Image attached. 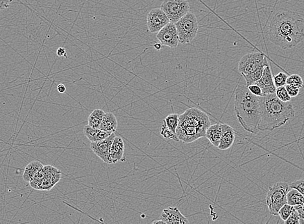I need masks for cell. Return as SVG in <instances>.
I'll list each match as a JSON object with an SVG mask.
<instances>
[{"label": "cell", "instance_id": "cell-1", "mask_svg": "<svg viewBox=\"0 0 304 224\" xmlns=\"http://www.w3.org/2000/svg\"><path fill=\"white\" fill-rule=\"evenodd\" d=\"M269 36L282 49H292L304 39L303 18L294 11H278L270 21Z\"/></svg>", "mask_w": 304, "mask_h": 224}, {"label": "cell", "instance_id": "cell-2", "mask_svg": "<svg viewBox=\"0 0 304 224\" xmlns=\"http://www.w3.org/2000/svg\"><path fill=\"white\" fill-rule=\"evenodd\" d=\"M259 99L260 132L273 131L279 129L295 116V111L291 102L281 101L275 93L259 97Z\"/></svg>", "mask_w": 304, "mask_h": 224}, {"label": "cell", "instance_id": "cell-3", "mask_svg": "<svg viewBox=\"0 0 304 224\" xmlns=\"http://www.w3.org/2000/svg\"><path fill=\"white\" fill-rule=\"evenodd\" d=\"M236 116L242 127L250 133L257 134L260 120L259 97L254 95L244 85H238L235 91Z\"/></svg>", "mask_w": 304, "mask_h": 224}, {"label": "cell", "instance_id": "cell-4", "mask_svg": "<svg viewBox=\"0 0 304 224\" xmlns=\"http://www.w3.org/2000/svg\"><path fill=\"white\" fill-rule=\"evenodd\" d=\"M210 125V119L205 112L197 108H188L179 115L177 136L184 143H191L206 138V130Z\"/></svg>", "mask_w": 304, "mask_h": 224}, {"label": "cell", "instance_id": "cell-5", "mask_svg": "<svg viewBox=\"0 0 304 224\" xmlns=\"http://www.w3.org/2000/svg\"><path fill=\"white\" fill-rule=\"evenodd\" d=\"M289 190V184L285 182H277L269 187L265 200L272 215H278L281 208L287 203V194Z\"/></svg>", "mask_w": 304, "mask_h": 224}, {"label": "cell", "instance_id": "cell-6", "mask_svg": "<svg viewBox=\"0 0 304 224\" xmlns=\"http://www.w3.org/2000/svg\"><path fill=\"white\" fill-rule=\"evenodd\" d=\"M179 36V42L181 44H187L196 37L199 30V24L195 14L188 12L176 24Z\"/></svg>", "mask_w": 304, "mask_h": 224}, {"label": "cell", "instance_id": "cell-7", "mask_svg": "<svg viewBox=\"0 0 304 224\" xmlns=\"http://www.w3.org/2000/svg\"><path fill=\"white\" fill-rule=\"evenodd\" d=\"M268 63L262 52H251L242 57L238 64V71L244 77L264 68Z\"/></svg>", "mask_w": 304, "mask_h": 224}, {"label": "cell", "instance_id": "cell-8", "mask_svg": "<svg viewBox=\"0 0 304 224\" xmlns=\"http://www.w3.org/2000/svg\"><path fill=\"white\" fill-rule=\"evenodd\" d=\"M160 9L169 18L170 22L176 24L189 12L190 5L186 0H164Z\"/></svg>", "mask_w": 304, "mask_h": 224}, {"label": "cell", "instance_id": "cell-9", "mask_svg": "<svg viewBox=\"0 0 304 224\" xmlns=\"http://www.w3.org/2000/svg\"><path fill=\"white\" fill-rule=\"evenodd\" d=\"M45 177L42 180H33L29 184L38 191H50L62 178V173L51 165L44 166Z\"/></svg>", "mask_w": 304, "mask_h": 224}, {"label": "cell", "instance_id": "cell-10", "mask_svg": "<svg viewBox=\"0 0 304 224\" xmlns=\"http://www.w3.org/2000/svg\"><path fill=\"white\" fill-rule=\"evenodd\" d=\"M116 136V134L113 133L104 140L91 143L90 147L93 152L105 163L114 164L111 157V147Z\"/></svg>", "mask_w": 304, "mask_h": 224}, {"label": "cell", "instance_id": "cell-11", "mask_svg": "<svg viewBox=\"0 0 304 224\" xmlns=\"http://www.w3.org/2000/svg\"><path fill=\"white\" fill-rule=\"evenodd\" d=\"M169 23V18L161 9H152L147 16V27L151 33H158Z\"/></svg>", "mask_w": 304, "mask_h": 224}, {"label": "cell", "instance_id": "cell-12", "mask_svg": "<svg viewBox=\"0 0 304 224\" xmlns=\"http://www.w3.org/2000/svg\"><path fill=\"white\" fill-rule=\"evenodd\" d=\"M157 38L162 45L170 47H176L179 44V36L176 25L170 22L159 32Z\"/></svg>", "mask_w": 304, "mask_h": 224}, {"label": "cell", "instance_id": "cell-13", "mask_svg": "<svg viewBox=\"0 0 304 224\" xmlns=\"http://www.w3.org/2000/svg\"><path fill=\"white\" fill-rule=\"evenodd\" d=\"M179 115L178 114H171L166 117L163 124L161 128V135L163 138L172 139L178 142L176 131L179 125Z\"/></svg>", "mask_w": 304, "mask_h": 224}, {"label": "cell", "instance_id": "cell-14", "mask_svg": "<svg viewBox=\"0 0 304 224\" xmlns=\"http://www.w3.org/2000/svg\"><path fill=\"white\" fill-rule=\"evenodd\" d=\"M255 84L262 90L263 96L275 93L276 88L274 84L273 75L269 63L265 66L262 77Z\"/></svg>", "mask_w": 304, "mask_h": 224}, {"label": "cell", "instance_id": "cell-15", "mask_svg": "<svg viewBox=\"0 0 304 224\" xmlns=\"http://www.w3.org/2000/svg\"><path fill=\"white\" fill-rule=\"evenodd\" d=\"M161 219L167 224H190L188 219L176 207L166 208L161 212Z\"/></svg>", "mask_w": 304, "mask_h": 224}, {"label": "cell", "instance_id": "cell-16", "mask_svg": "<svg viewBox=\"0 0 304 224\" xmlns=\"http://www.w3.org/2000/svg\"><path fill=\"white\" fill-rule=\"evenodd\" d=\"M221 136L220 139L219 147V150H228L235 143L236 134L235 130L230 126L226 124H221Z\"/></svg>", "mask_w": 304, "mask_h": 224}, {"label": "cell", "instance_id": "cell-17", "mask_svg": "<svg viewBox=\"0 0 304 224\" xmlns=\"http://www.w3.org/2000/svg\"><path fill=\"white\" fill-rule=\"evenodd\" d=\"M124 152H125V144H124L123 139L119 136L115 137L113 141L112 147H111V157H112L113 163L126 161Z\"/></svg>", "mask_w": 304, "mask_h": 224}, {"label": "cell", "instance_id": "cell-18", "mask_svg": "<svg viewBox=\"0 0 304 224\" xmlns=\"http://www.w3.org/2000/svg\"><path fill=\"white\" fill-rule=\"evenodd\" d=\"M83 132L86 138L89 139L92 143L104 140L113 134L99 129H94L88 125L84 128Z\"/></svg>", "mask_w": 304, "mask_h": 224}, {"label": "cell", "instance_id": "cell-19", "mask_svg": "<svg viewBox=\"0 0 304 224\" xmlns=\"http://www.w3.org/2000/svg\"><path fill=\"white\" fill-rule=\"evenodd\" d=\"M118 127V121L116 116L112 112H108L104 116L103 121L99 129L103 131L115 133Z\"/></svg>", "mask_w": 304, "mask_h": 224}, {"label": "cell", "instance_id": "cell-20", "mask_svg": "<svg viewBox=\"0 0 304 224\" xmlns=\"http://www.w3.org/2000/svg\"><path fill=\"white\" fill-rule=\"evenodd\" d=\"M221 136V123L210 125L206 132V138L215 147H218Z\"/></svg>", "mask_w": 304, "mask_h": 224}, {"label": "cell", "instance_id": "cell-21", "mask_svg": "<svg viewBox=\"0 0 304 224\" xmlns=\"http://www.w3.org/2000/svg\"><path fill=\"white\" fill-rule=\"evenodd\" d=\"M44 167V165L38 161H33L29 163L25 169L23 178L24 181L30 183L35 178L36 174Z\"/></svg>", "mask_w": 304, "mask_h": 224}, {"label": "cell", "instance_id": "cell-22", "mask_svg": "<svg viewBox=\"0 0 304 224\" xmlns=\"http://www.w3.org/2000/svg\"><path fill=\"white\" fill-rule=\"evenodd\" d=\"M287 203L294 207L304 205V196L297 190L290 189L287 194Z\"/></svg>", "mask_w": 304, "mask_h": 224}, {"label": "cell", "instance_id": "cell-23", "mask_svg": "<svg viewBox=\"0 0 304 224\" xmlns=\"http://www.w3.org/2000/svg\"><path fill=\"white\" fill-rule=\"evenodd\" d=\"M106 112L101 109H96L92 112L88 118V125L94 129H99L103 121Z\"/></svg>", "mask_w": 304, "mask_h": 224}, {"label": "cell", "instance_id": "cell-24", "mask_svg": "<svg viewBox=\"0 0 304 224\" xmlns=\"http://www.w3.org/2000/svg\"><path fill=\"white\" fill-rule=\"evenodd\" d=\"M264 68H261V69L256 71L255 72L252 73L251 74L244 76V79L246 81L247 86L252 85V84H255L256 82L259 81L261 77L262 76Z\"/></svg>", "mask_w": 304, "mask_h": 224}, {"label": "cell", "instance_id": "cell-25", "mask_svg": "<svg viewBox=\"0 0 304 224\" xmlns=\"http://www.w3.org/2000/svg\"><path fill=\"white\" fill-rule=\"evenodd\" d=\"M294 209H294V206L286 203L278 211V215L280 217L283 221L286 220L292 213V212L294 211Z\"/></svg>", "mask_w": 304, "mask_h": 224}, {"label": "cell", "instance_id": "cell-26", "mask_svg": "<svg viewBox=\"0 0 304 224\" xmlns=\"http://www.w3.org/2000/svg\"><path fill=\"white\" fill-rule=\"evenodd\" d=\"M275 94L279 100L281 101L287 102H290L291 100V97L288 94L286 89L285 86L278 87L276 88Z\"/></svg>", "mask_w": 304, "mask_h": 224}, {"label": "cell", "instance_id": "cell-27", "mask_svg": "<svg viewBox=\"0 0 304 224\" xmlns=\"http://www.w3.org/2000/svg\"><path fill=\"white\" fill-rule=\"evenodd\" d=\"M287 84H291V85L297 87V88H302L303 85V79L300 75L298 74H293L288 76L287 79Z\"/></svg>", "mask_w": 304, "mask_h": 224}, {"label": "cell", "instance_id": "cell-28", "mask_svg": "<svg viewBox=\"0 0 304 224\" xmlns=\"http://www.w3.org/2000/svg\"><path fill=\"white\" fill-rule=\"evenodd\" d=\"M287 77V75L283 72L279 73V74L276 75L273 77L274 84L276 88L286 85Z\"/></svg>", "mask_w": 304, "mask_h": 224}, {"label": "cell", "instance_id": "cell-29", "mask_svg": "<svg viewBox=\"0 0 304 224\" xmlns=\"http://www.w3.org/2000/svg\"><path fill=\"white\" fill-rule=\"evenodd\" d=\"M289 187L290 189L297 190L304 196V178L291 183V184H289Z\"/></svg>", "mask_w": 304, "mask_h": 224}, {"label": "cell", "instance_id": "cell-30", "mask_svg": "<svg viewBox=\"0 0 304 224\" xmlns=\"http://www.w3.org/2000/svg\"><path fill=\"white\" fill-rule=\"evenodd\" d=\"M284 224H300V218L298 212L294 209L291 215L286 220L284 221Z\"/></svg>", "mask_w": 304, "mask_h": 224}, {"label": "cell", "instance_id": "cell-31", "mask_svg": "<svg viewBox=\"0 0 304 224\" xmlns=\"http://www.w3.org/2000/svg\"><path fill=\"white\" fill-rule=\"evenodd\" d=\"M285 87L288 94L291 98L296 97L297 95H298L299 93H300V88H297L296 86L291 85V84H286V86Z\"/></svg>", "mask_w": 304, "mask_h": 224}, {"label": "cell", "instance_id": "cell-32", "mask_svg": "<svg viewBox=\"0 0 304 224\" xmlns=\"http://www.w3.org/2000/svg\"><path fill=\"white\" fill-rule=\"evenodd\" d=\"M249 90L251 91V93H253L254 95L257 96V97H263L262 91L261 88L256 84H252V85L247 86Z\"/></svg>", "mask_w": 304, "mask_h": 224}, {"label": "cell", "instance_id": "cell-33", "mask_svg": "<svg viewBox=\"0 0 304 224\" xmlns=\"http://www.w3.org/2000/svg\"><path fill=\"white\" fill-rule=\"evenodd\" d=\"M296 211L298 212L300 218V224H304V205L294 207Z\"/></svg>", "mask_w": 304, "mask_h": 224}, {"label": "cell", "instance_id": "cell-34", "mask_svg": "<svg viewBox=\"0 0 304 224\" xmlns=\"http://www.w3.org/2000/svg\"><path fill=\"white\" fill-rule=\"evenodd\" d=\"M13 2V0H0V11L9 8Z\"/></svg>", "mask_w": 304, "mask_h": 224}, {"label": "cell", "instance_id": "cell-35", "mask_svg": "<svg viewBox=\"0 0 304 224\" xmlns=\"http://www.w3.org/2000/svg\"><path fill=\"white\" fill-rule=\"evenodd\" d=\"M56 54L59 57H65L66 58L67 57L66 56V50H65L64 47H59L57 51H56Z\"/></svg>", "mask_w": 304, "mask_h": 224}, {"label": "cell", "instance_id": "cell-36", "mask_svg": "<svg viewBox=\"0 0 304 224\" xmlns=\"http://www.w3.org/2000/svg\"><path fill=\"white\" fill-rule=\"evenodd\" d=\"M57 90L59 93H63L66 91V88H65V86L63 84H60L57 86Z\"/></svg>", "mask_w": 304, "mask_h": 224}, {"label": "cell", "instance_id": "cell-37", "mask_svg": "<svg viewBox=\"0 0 304 224\" xmlns=\"http://www.w3.org/2000/svg\"><path fill=\"white\" fill-rule=\"evenodd\" d=\"M162 45L161 43H156L155 44H154V47H155L158 51H160V50L161 49V47H162V45Z\"/></svg>", "mask_w": 304, "mask_h": 224}, {"label": "cell", "instance_id": "cell-38", "mask_svg": "<svg viewBox=\"0 0 304 224\" xmlns=\"http://www.w3.org/2000/svg\"><path fill=\"white\" fill-rule=\"evenodd\" d=\"M152 224H167V223L165 222V221H163V220H156L154 221L153 223H152Z\"/></svg>", "mask_w": 304, "mask_h": 224}]
</instances>
